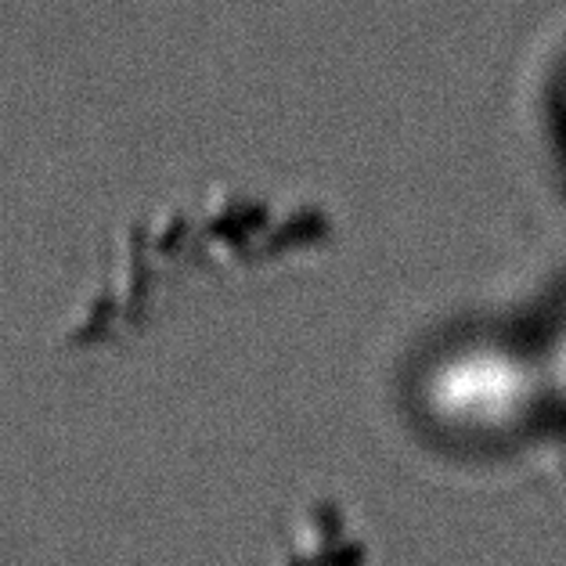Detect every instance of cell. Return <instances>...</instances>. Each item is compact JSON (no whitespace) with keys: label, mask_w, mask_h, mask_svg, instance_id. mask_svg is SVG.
Instances as JSON below:
<instances>
[{"label":"cell","mask_w":566,"mask_h":566,"mask_svg":"<svg viewBox=\"0 0 566 566\" xmlns=\"http://www.w3.org/2000/svg\"><path fill=\"white\" fill-rule=\"evenodd\" d=\"M368 537L350 509L317 499L285 520L279 566H368Z\"/></svg>","instance_id":"6da1fadb"}]
</instances>
